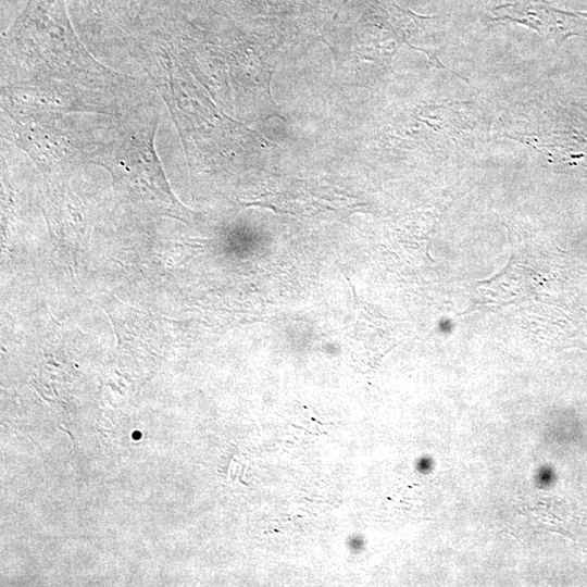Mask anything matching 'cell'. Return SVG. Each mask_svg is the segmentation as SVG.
<instances>
[{
  "instance_id": "3",
  "label": "cell",
  "mask_w": 587,
  "mask_h": 587,
  "mask_svg": "<svg viewBox=\"0 0 587 587\" xmlns=\"http://www.w3.org/2000/svg\"><path fill=\"white\" fill-rule=\"evenodd\" d=\"M552 480V472L545 467V469H540L538 470L537 472V475H536V483L538 486H548L550 485Z\"/></svg>"
},
{
  "instance_id": "1",
  "label": "cell",
  "mask_w": 587,
  "mask_h": 587,
  "mask_svg": "<svg viewBox=\"0 0 587 587\" xmlns=\"http://www.w3.org/2000/svg\"><path fill=\"white\" fill-rule=\"evenodd\" d=\"M11 86L83 103L132 89L127 77L97 62L75 36L63 0H29L4 43Z\"/></svg>"
},
{
  "instance_id": "4",
  "label": "cell",
  "mask_w": 587,
  "mask_h": 587,
  "mask_svg": "<svg viewBox=\"0 0 587 587\" xmlns=\"http://www.w3.org/2000/svg\"><path fill=\"white\" fill-rule=\"evenodd\" d=\"M433 460L430 458L424 457L417 462V470L421 473H428L432 470Z\"/></svg>"
},
{
  "instance_id": "5",
  "label": "cell",
  "mask_w": 587,
  "mask_h": 587,
  "mask_svg": "<svg viewBox=\"0 0 587 587\" xmlns=\"http://www.w3.org/2000/svg\"><path fill=\"white\" fill-rule=\"evenodd\" d=\"M9 92H10V91H9ZM11 93H12V92H11ZM14 95H15V93H14ZM16 96H18V95H16ZM18 97H21V96H18ZM21 98H23V97H21ZM123 98H125V97H123ZM123 98H121V99H123ZM24 99H26V98H24ZM121 99H118V101H120ZM26 100H29V99H26ZM29 101H32V100H29ZM118 101H116L113 105H111L109 109H107V110L103 111V112H104V113L109 112L111 109H113V108L116 105V103H117ZM32 102H34V101H32ZM34 103H36V102H34ZM36 104H38V103H36ZM38 105H40V104H38ZM41 107H43V105H41ZM46 108H49V107H46ZM51 109H53V108H51ZM55 110H58V109H55ZM60 111H62V110H60ZM64 112H65V111H64ZM103 112H99V113H103ZM91 113H92V112H91Z\"/></svg>"
},
{
  "instance_id": "2",
  "label": "cell",
  "mask_w": 587,
  "mask_h": 587,
  "mask_svg": "<svg viewBox=\"0 0 587 587\" xmlns=\"http://www.w3.org/2000/svg\"><path fill=\"white\" fill-rule=\"evenodd\" d=\"M496 20L524 24L560 45L567 36L578 35L587 24V13L566 12L545 0H510L494 9Z\"/></svg>"
}]
</instances>
